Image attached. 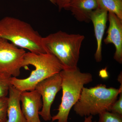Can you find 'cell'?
<instances>
[{"mask_svg": "<svg viewBox=\"0 0 122 122\" xmlns=\"http://www.w3.org/2000/svg\"><path fill=\"white\" fill-rule=\"evenodd\" d=\"M30 65L34 66L35 69L32 71L28 77L22 79L11 77V85L21 92L35 90L39 82L60 73L63 69V66L56 58L48 53L26 52L22 66L26 67Z\"/></svg>", "mask_w": 122, "mask_h": 122, "instance_id": "cell-1", "label": "cell"}, {"mask_svg": "<svg viewBox=\"0 0 122 122\" xmlns=\"http://www.w3.org/2000/svg\"><path fill=\"white\" fill-rule=\"evenodd\" d=\"M84 39L83 35L69 34L60 30L42 37V43L46 53L56 57L63 69H70L78 67L81 46Z\"/></svg>", "mask_w": 122, "mask_h": 122, "instance_id": "cell-2", "label": "cell"}, {"mask_svg": "<svg viewBox=\"0 0 122 122\" xmlns=\"http://www.w3.org/2000/svg\"><path fill=\"white\" fill-rule=\"evenodd\" d=\"M0 38L30 52L46 53L38 32L29 23L16 18L6 16L0 20Z\"/></svg>", "mask_w": 122, "mask_h": 122, "instance_id": "cell-3", "label": "cell"}, {"mask_svg": "<svg viewBox=\"0 0 122 122\" xmlns=\"http://www.w3.org/2000/svg\"><path fill=\"white\" fill-rule=\"evenodd\" d=\"M61 77V101L57 113L52 117V122H68V117L72 107L78 102L85 85L93 81L92 75L82 73L78 67L64 69L60 72Z\"/></svg>", "mask_w": 122, "mask_h": 122, "instance_id": "cell-4", "label": "cell"}, {"mask_svg": "<svg viewBox=\"0 0 122 122\" xmlns=\"http://www.w3.org/2000/svg\"><path fill=\"white\" fill-rule=\"evenodd\" d=\"M122 92L119 89L107 87L103 84L89 88L84 87L79 99L73 107L74 111L81 117L110 112L112 106Z\"/></svg>", "mask_w": 122, "mask_h": 122, "instance_id": "cell-5", "label": "cell"}, {"mask_svg": "<svg viewBox=\"0 0 122 122\" xmlns=\"http://www.w3.org/2000/svg\"><path fill=\"white\" fill-rule=\"evenodd\" d=\"M26 52L4 38H0V73L17 77Z\"/></svg>", "mask_w": 122, "mask_h": 122, "instance_id": "cell-6", "label": "cell"}, {"mask_svg": "<svg viewBox=\"0 0 122 122\" xmlns=\"http://www.w3.org/2000/svg\"><path fill=\"white\" fill-rule=\"evenodd\" d=\"M35 89L41 95L42 107L39 112L44 120L50 121L52 116L51 109L57 93L61 89V77L58 73L39 82Z\"/></svg>", "mask_w": 122, "mask_h": 122, "instance_id": "cell-7", "label": "cell"}, {"mask_svg": "<svg viewBox=\"0 0 122 122\" xmlns=\"http://www.w3.org/2000/svg\"><path fill=\"white\" fill-rule=\"evenodd\" d=\"M22 113L27 122H41L39 112L42 107L41 95L36 90L21 92Z\"/></svg>", "mask_w": 122, "mask_h": 122, "instance_id": "cell-8", "label": "cell"}, {"mask_svg": "<svg viewBox=\"0 0 122 122\" xmlns=\"http://www.w3.org/2000/svg\"><path fill=\"white\" fill-rule=\"evenodd\" d=\"M109 25L107 35L104 41L105 44H112L115 48L114 58L122 63V20L113 13L108 12Z\"/></svg>", "mask_w": 122, "mask_h": 122, "instance_id": "cell-9", "label": "cell"}, {"mask_svg": "<svg viewBox=\"0 0 122 122\" xmlns=\"http://www.w3.org/2000/svg\"><path fill=\"white\" fill-rule=\"evenodd\" d=\"M108 12L103 9L98 8L91 13L90 20L93 25L95 34L97 42V49L95 58L97 62L102 60V41L108 18Z\"/></svg>", "mask_w": 122, "mask_h": 122, "instance_id": "cell-10", "label": "cell"}, {"mask_svg": "<svg viewBox=\"0 0 122 122\" xmlns=\"http://www.w3.org/2000/svg\"><path fill=\"white\" fill-rule=\"evenodd\" d=\"M98 7L97 0H72L67 10L78 21L89 22L91 13Z\"/></svg>", "mask_w": 122, "mask_h": 122, "instance_id": "cell-11", "label": "cell"}, {"mask_svg": "<svg viewBox=\"0 0 122 122\" xmlns=\"http://www.w3.org/2000/svg\"><path fill=\"white\" fill-rule=\"evenodd\" d=\"M21 92L12 85L10 86L6 122H27L21 110L20 101Z\"/></svg>", "mask_w": 122, "mask_h": 122, "instance_id": "cell-12", "label": "cell"}, {"mask_svg": "<svg viewBox=\"0 0 122 122\" xmlns=\"http://www.w3.org/2000/svg\"><path fill=\"white\" fill-rule=\"evenodd\" d=\"M98 7L113 13L122 20V0H97Z\"/></svg>", "mask_w": 122, "mask_h": 122, "instance_id": "cell-13", "label": "cell"}, {"mask_svg": "<svg viewBox=\"0 0 122 122\" xmlns=\"http://www.w3.org/2000/svg\"><path fill=\"white\" fill-rule=\"evenodd\" d=\"M12 76L0 73V98L7 97L9 94Z\"/></svg>", "mask_w": 122, "mask_h": 122, "instance_id": "cell-14", "label": "cell"}, {"mask_svg": "<svg viewBox=\"0 0 122 122\" xmlns=\"http://www.w3.org/2000/svg\"><path fill=\"white\" fill-rule=\"evenodd\" d=\"M99 116L98 122H122V115L110 112H105Z\"/></svg>", "mask_w": 122, "mask_h": 122, "instance_id": "cell-15", "label": "cell"}, {"mask_svg": "<svg viewBox=\"0 0 122 122\" xmlns=\"http://www.w3.org/2000/svg\"><path fill=\"white\" fill-rule=\"evenodd\" d=\"M8 97L0 98V122H6Z\"/></svg>", "mask_w": 122, "mask_h": 122, "instance_id": "cell-16", "label": "cell"}, {"mask_svg": "<svg viewBox=\"0 0 122 122\" xmlns=\"http://www.w3.org/2000/svg\"><path fill=\"white\" fill-rule=\"evenodd\" d=\"M119 95L118 99H117L113 103L110 112L122 115V92Z\"/></svg>", "mask_w": 122, "mask_h": 122, "instance_id": "cell-17", "label": "cell"}, {"mask_svg": "<svg viewBox=\"0 0 122 122\" xmlns=\"http://www.w3.org/2000/svg\"><path fill=\"white\" fill-rule=\"evenodd\" d=\"M72 0H55V4L58 7L59 11L63 9L68 10Z\"/></svg>", "mask_w": 122, "mask_h": 122, "instance_id": "cell-18", "label": "cell"}, {"mask_svg": "<svg viewBox=\"0 0 122 122\" xmlns=\"http://www.w3.org/2000/svg\"><path fill=\"white\" fill-rule=\"evenodd\" d=\"M92 119H93V116L90 115L89 116L85 117V119L83 122H92ZM94 122H96V121H94Z\"/></svg>", "mask_w": 122, "mask_h": 122, "instance_id": "cell-19", "label": "cell"}, {"mask_svg": "<svg viewBox=\"0 0 122 122\" xmlns=\"http://www.w3.org/2000/svg\"><path fill=\"white\" fill-rule=\"evenodd\" d=\"M122 72L120 73L118 76L117 80L121 84V86H122Z\"/></svg>", "mask_w": 122, "mask_h": 122, "instance_id": "cell-20", "label": "cell"}, {"mask_svg": "<svg viewBox=\"0 0 122 122\" xmlns=\"http://www.w3.org/2000/svg\"><path fill=\"white\" fill-rule=\"evenodd\" d=\"M49 0L52 4H55V0Z\"/></svg>", "mask_w": 122, "mask_h": 122, "instance_id": "cell-21", "label": "cell"}]
</instances>
